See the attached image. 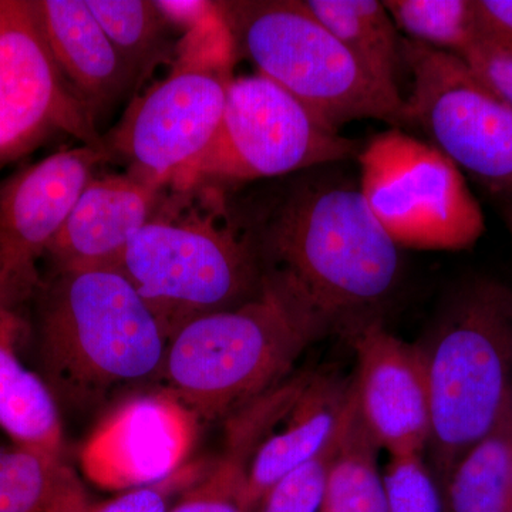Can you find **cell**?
Listing matches in <instances>:
<instances>
[{
  "mask_svg": "<svg viewBox=\"0 0 512 512\" xmlns=\"http://www.w3.org/2000/svg\"><path fill=\"white\" fill-rule=\"evenodd\" d=\"M156 3L167 22L184 29V33L200 25L217 9V2L202 0H160Z\"/></svg>",
  "mask_w": 512,
  "mask_h": 512,
  "instance_id": "obj_31",
  "label": "cell"
},
{
  "mask_svg": "<svg viewBox=\"0 0 512 512\" xmlns=\"http://www.w3.org/2000/svg\"><path fill=\"white\" fill-rule=\"evenodd\" d=\"M383 478L389 512H446L440 485L423 456L390 458Z\"/></svg>",
  "mask_w": 512,
  "mask_h": 512,
  "instance_id": "obj_27",
  "label": "cell"
},
{
  "mask_svg": "<svg viewBox=\"0 0 512 512\" xmlns=\"http://www.w3.org/2000/svg\"><path fill=\"white\" fill-rule=\"evenodd\" d=\"M357 158L359 190L397 247L460 251L484 234L483 210L464 174L433 143L392 128Z\"/></svg>",
  "mask_w": 512,
  "mask_h": 512,
  "instance_id": "obj_8",
  "label": "cell"
},
{
  "mask_svg": "<svg viewBox=\"0 0 512 512\" xmlns=\"http://www.w3.org/2000/svg\"><path fill=\"white\" fill-rule=\"evenodd\" d=\"M503 214L505 225H507L508 232H510L512 239V201H508L507 204L504 205Z\"/></svg>",
  "mask_w": 512,
  "mask_h": 512,
  "instance_id": "obj_32",
  "label": "cell"
},
{
  "mask_svg": "<svg viewBox=\"0 0 512 512\" xmlns=\"http://www.w3.org/2000/svg\"><path fill=\"white\" fill-rule=\"evenodd\" d=\"M342 429L318 456L276 481L256 505L254 512H319Z\"/></svg>",
  "mask_w": 512,
  "mask_h": 512,
  "instance_id": "obj_26",
  "label": "cell"
},
{
  "mask_svg": "<svg viewBox=\"0 0 512 512\" xmlns=\"http://www.w3.org/2000/svg\"><path fill=\"white\" fill-rule=\"evenodd\" d=\"M111 269L136 289L168 342L192 320L238 308L262 291L248 215L210 181L164 187Z\"/></svg>",
  "mask_w": 512,
  "mask_h": 512,
  "instance_id": "obj_2",
  "label": "cell"
},
{
  "mask_svg": "<svg viewBox=\"0 0 512 512\" xmlns=\"http://www.w3.org/2000/svg\"><path fill=\"white\" fill-rule=\"evenodd\" d=\"M306 9L386 89L399 92L402 40L379 0H302Z\"/></svg>",
  "mask_w": 512,
  "mask_h": 512,
  "instance_id": "obj_20",
  "label": "cell"
},
{
  "mask_svg": "<svg viewBox=\"0 0 512 512\" xmlns=\"http://www.w3.org/2000/svg\"><path fill=\"white\" fill-rule=\"evenodd\" d=\"M350 338L357 357L353 393L373 440L392 457L423 456L430 439V396L420 346L387 332L382 320Z\"/></svg>",
  "mask_w": 512,
  "mask_h": 512,
  "instance_id": "obj_14",
  "label": "cell"
},
{
  "mask_svg": "<svg viewBox=\"0 0 512 512\" xmlns=\"http://www.w3.org/2000/svg\"><path fill=\"white\" fill-rule=\"evenodd\" d=\"M512 403L493 433L458 461L441 485L446 512H510Z\"/></svg>",
  "mask_w": 512,
  "mask_h": 512,
  "instance_id": "obj_21",
  "label": "cell"
},
{
  "mask_svg": "<svg viewBox=\"0 0 512 512\" xmlns=\"http://www.w3.org/2000/svg\"><path fill=\"white\" fill-rule=\"evenodd\" d=\"M353 397V383L311 375L284 417V427L256 447L248 464V500L255 511L266 491L289 471L318 456L338 436Z\"/></svg>",
  "mask_w": 512,
  "mask_h": 512,
  "instance_id": "obj_17",
  "label": "cell"
},
{
  "mask_svg": "<svg viewBox=\"0 0 512 512\" xmlns=\"http://www.w3.org/2000/svg\"><path fill=\"white\" fill-rule=\"evenodd\" d=\"M198 420L167 392L121 404L97 427L82 451V467L94 484L136 490L160 483L184 467Z\"/></svg>",
  "mask_w": 512,
  "mask_h": 512,
  "instance_id": "obj_13",
  "label": "cell"
},
{
  "mask_svg": "<svg viewBox=\"0 0 512 512\" xmlns=\"http://www.w3.org/2000/svg\"><path fill=\"white\" fill-rule=\"evenodd\" d=\"M420 349L429 382L427 447L441 487L511 406L512 291L491 281L467 286Z\"/></svg>",
  "mask_w": 512,
  "mask_h": 512,
  "instance_id": "obj_5",
  "label": "cell"
},
{
  "mask_svg": "<svg viewBox=\"0 0 512 512\" xmlns=\"http://www.w3.org/2000/svg\"><path fill=\"white\" fill-rule=\"evenodd\" d=\"M237 52L221 2L184 33L171 69L131 101L103 141L107 154L130 164L128 173L170 185L210 146L220 127Z\"/></svg>",
  "mask_w": 512,
  "mask_h": 512,
  "instance_id": "obj_7",
  "label": "cell"
},
{
  "mask_svg": "<svg viewBox=\"0 0 512 512\" xmlns=\"http://www.w3.org/2000/svg\"><path fill=\"white\" fill-rule=\"evenodd\" d=\"M211 464H187L160 483L136 488L93 512H168L185 490L197 483Z\"/></svg>",
  "mask_w": 512,
  "mask_h": 512,
  "instance_id": "obj_28",
  "label": "cell"
},
{
  "mask_svg": "<svg viewBox=\"0 0 512 512\" xmlns=\"http://www.w3.org/2000/svg\"><path fill=\"white\" fill-rule=\"evenodd\" d=\"M60 73L93 120L134 83L84 0H33Z\"/></svg>",
  "mask_w": 512,
  "mask_h": 512,
  "instance_id": "obj_16",
  "label": "cell"
},
{
  "mask_svg": "<svg viewBox=\"0 0 512 512\" xmlns=\"http://www.w3.org/2000/svg\"><path fill=\"white\" fill-rule=\"evenodd\" d=\"M407 40L463 57L481 37L476 0H384Z\"/></svg>",
  "mask_w": 512,
  "mask_h": 512,
  "instance_id": "obj_23",
  "label": "cell"
},
{
  "mask_svg": "<svg viewBox=\"0 0 512 512\" xmlns=\"http://www.w3.org/2000/svg\"><path fill=\"white\" fill-rule=\"evenodd\" d=\"M107 157L99 148H69L0 183V308L20 313L37 298L45 281L40 262Z\"/></svg>",
  "mask_w": 512,
  "mask_h": 512,
  "instance_id": "obj_12",
  "label": "cell"
},
{
  "mask_svg": "<svg viewBox=\"0 0 512 512\" xmlns=\"http://www.w3.org/2000/svg\"><path fill=\"white\" fill-rule=\"evenodd\" d=\"M248 218L262 281L349 336L380 320L399 286L402 248L376 220L359 187L329 178L299 181L264 214Z\"/></svg>",
  "mask_w": 512,
  "mask_h": 512,
  "instance_id": "obj_1",
  "label": "cell"
},
{
  "mask_svg": "<svg viewBox=\"0 0 512 512\" xmlns=\"http://www.w3.org/2000/svg\"><path fill=\"white\" fill-rule=\"evenodd\" d=\"M235 47L258 73L329 127L357 120L406 124L400 93L373 79L302 0L221 2Z\"/></svg>",
  "mask_w": 512,
  "mask_h": 512,
  "instance_id": "obj_6",
  "label": "cell"
},
{
  "mask_svg": "<svg viewBox=\"0 0 512 512\" xmlns=\"http://www.w3.org/2000/svg\"><path fill=\"white\" fill-rule=\"evenodd\" d=\"M163 191V185L131 173L94 175L47 252L53 271L113 268Z\"/></svg>",
  "mask_w": 512,
  "mask_h": 512,
  "instance_id": "obj_15",
  "label": "cell"
},
{
  "mask_svg": "<svg viewBox=\"0 0 512 512\" xmlns=\"http://www.w3.org/2000/svg\"><path fill=\"white\" fill-rule=\"evenodd\" d=\"M481 37L512 50V0H476Z\"/></svg>",
  "mask_w": 512,
  "mask_h": 512,
  "instance_id": "obj_30",
  "label": "cell"
},
{
  "mask_svg": "<svg viewBox=\"0 0 512 512\" xmlns=\"http://www.w3.org/2000/svg\"><path fill=\"white\" fill-rule=\"evenodd\" d=\"M104 148L89 110L60 73L32 0H0V165L55 134Z\"/></svg>",
  "mask_w": 512,
  "mask_h": 512,
  "instance_id": "obj_11",
  "label": "cell"
},
{
  "mask_svg": "<svg viewBox=\"0 0 512 512\" xmlns=\"http://www.w3.org/2000/svg\"><path fill=\"white\" fill-rule=\"evenodd\" d=\"M136 82L163 55L165 29L173 28L156 2L84 0Z\"/></svg>",
  "mask_w": 512,
  "mask_h": 512,
  "instance_id": "obj_24",
  "label": "cell"
},
{
  "mask_svg": "<svg viewBox=\"0 0 512 512\" xmlns=\"http://www.w3.org/2000/svg\"><path fill=\"white\" fill-rule=\"evenodd\" d=\"M413 77L406 124L426 131L461 173L512 201V107L458 56L402 40Z\"/></svg>",
  "mask_w": 512,
  "mask_h": 512,
  "instance_id": "obj_10",
  "label": "cell"
},
{
  "mask_svg": "<svg viewBox=\"0 0 512 512\" xmlns=\"http://www.w3.org/2000/svg\"><path fill=\"white\" fill-rule=\"evenodd\" d=\"M89 491L63 456L0 450V512H93Z\"/></svg>",
  "mask_w": 512,
  "mask_h": 512,
  "instance_id": "obj_19",
  "label": "cell"
},
{
  "mask_svg": "<svg viewBox=\"0 0 512 512\" xmlns=\"http://www.w3.org/2000/svg\"><path fill=\"white\" fill-rule=\"evenodd\" d=\"M464 62L512 107V50L480 37L463 57Z\"/></svg>",
  "mask_w": 512,
  "mask_h": 512,
  "instance_id": "obj_29",
  "label": "cell"
},
{
  "mask_svg": "<svg viewBox=\"0 0 512 512\" xmlns=\"http://www.w3.org/2000/svg\"><path fill=\"white\" fill-rule=\"evenodd\" d=\"M377 450L379 446L360 417L353 393L319 512H389Z\"/></svg>",
  "mask_w": 512,
  "mask_h": 512,
  "instance_id": "obj_22",
  "label": "cell"
},
{
  "mask_svg": "<svg viewBox=\"0 0 512 512\" xmlns=\"http://www.w3.org/2000/svg\"><path fill=\"white\" fill-rule=\"evenodd\" d=\"M328 322L292 295L262 281L255 299L183 326L168 342L160 376L198 420L238 412L271 392Z\"/></svg>",
  "mask_w": 512,
  "mask_h": 512,
  "instance_id": "obj_4",
  "label": "cell"
},
{
  "mask_svg": "<svg viewBox=\"0 0 512 512\" xmlns=\"http://www.w3.org/2000/svg\"><path fill=\"white\" fill-rule=\"evenodd\" d=\"M355 141L323 123L262 74L234 77L210 146L171 187L284 177L359 156Z\"/></svg>",
  "mask_w": 512,
  "mask_h": 512,
  "instance_id": "obj_9",
  "label": "cell"
},
{
  "mask_svg": "<svg viewBox=\"0 0 512 512\" xmlns=\"http://www.w3.org/2000/svg\"><path fill=\"white\" fill-rule=\"evenodd\" d=\"M249 460L248 454L227 448L168 512H254L247 491Z\"/></svg>",
  "mask_w": 512,
  "mask_h": 512,
  "instance_id": "obj_25",
  "label": "cell"
},
{
  "mask_svg": "<svg viewBox=\"0 0 512 512\" xmlns=\"http://www.w3.org/2000/svg\"><path fill=\"white\" fill-rule=\"evenodd\" d=\"M37 299L42 379L57 406L89 409L121 387L160 375L168 339L119 272L52 271Z\"/></svg>",
  "mask_w": 512,
  "mask_h": 512,
  "instance_id": "obj_3",
  "label": "cell"
},
{
  "mask_svg": "<svg viewBox=\"0 0 512 512\" xmlns=\"http://www.w3.org/2000/svg\"><path fill=\"white\" fill-rule=\"evenodd\" d=\"M23 328L20 313L0 308V429L15 446L63 456L59 406L42 376L19 356Z\"/></svg>",
  "mask_w": 512,
  "mask_h": 512,
  "instance_id": "obj_18",
  "label": "cell"
}]
</instances>
